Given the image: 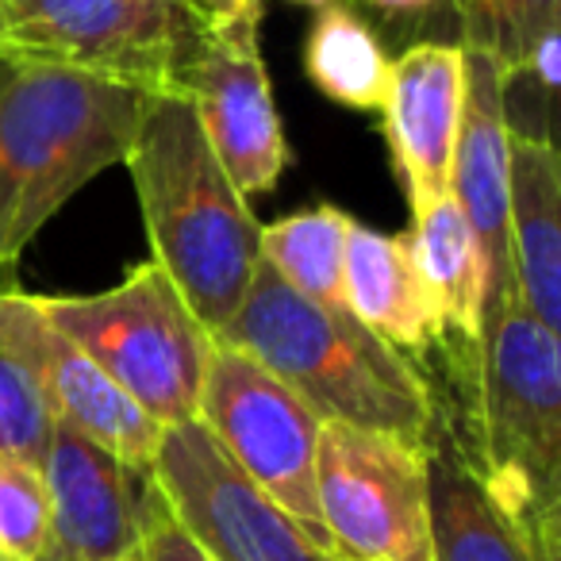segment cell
<instances>
[{"mask_svg":"<svg viewBox=\"0 0 561 561\" xmlns=\"http://www.w3.org/2000/svg\"><path fill=\"white\" fill-rule=\"evenodd\" d=\"M0 558H50V496L39 466L0 454Z\"/></svg>","mask_w":561,"mask_h":561,"instance_id":"22","label":"cell"},{"mask_svg":"<svg viewBox=\"0 0 561 561\" xmlns=\"http://www.w3.org/2000/svg\"><path fill=\"white\" fill-rule=\"evenodd\" d=\"M0 47H9V12H4V0H0Z\"/></svg>","mask_w":561,"mask_h":561,"instance_id":"27","label":"cell"},{"mask_svg":"<svg viewBox=\"0 0 561 561\" xmlns=\"http://www.w3.org/2000/svg\"><path fill=\"white\" fill-rule=\"evenodd\" d=\"M343 289L354 320L408 358H420L443 343V323L415 270L408 234H385L354 224L346 239Z\"/></svg>","mask_w":561,"mask_h":561,"instance_id":"16","label":"cell"},{"mask_svg":"<svg viewBox=\"0 0 561 561\" xmlns=\"http://www.w3.org/2000/svg\"><path fill=\"white\" fill-rule=\"evenodd\" d=\"M43 481L50 496L47 561H139L142 512L154 492L150 469L55 423Z\"/></svg>","mask_w":561,"mask_h":561,"instance_id":"12","label":"cell"},{"mask_svg":"<svg viewBox=\"0 0 561 561\" xmlns=\"http://www.w3.org/2000/svg\"><path fill=\"white\" fill-rule=\"evenodd\" d=\"M374 4H381V9H389V12H423V9H431L435 0H374Z\"/></svg>","mask_w":561,"mask_h":561,"instance_id":"26","label":"cell"},{"mask_svg":"<svg viewBox=\"0 0 561 561\" xmlns=\"http://www.w3.org/2000/svg\"><path fill=\"white\" fill-rule=\"evenodd\" d=\"M507 242L527 312L561 335V158L550 131L512 127Z\"/></svg>","mask_w":561,"mask_h":561,"instance_id":"15","label":"cell"},{"mask_svg":"<svg viewBox=\"0 0 561 561\" xmlns=\"http://www.w3.org/2000/svg\"><path fill=\"white\" fill-rule=\"evenodd\" d=\"M316 504L335 561H431L423 446L323 423Z\"/></svg>","mask_w":561,"mask_h":561,"instance_id":"6","label":"cell"},{"mask_svg":"<svg viewBox=\"0 0 561 561\" xmlns=\"http://www.w3.org/2000/svg\"><path fill=\"white\" fill-rule=\"evenodd\" d=\"M39 308L158 427L196 420L216 339L154 262L131 270L116 289L39 297Z\"/></svg>","mask_w":561,"mask_h":561,"instance_id":"5","label":"cell"},{"mask_svg":"<svg viewBox=\"0 0 561 561\" xmlns=\"http://www.w3.org/2000/svg\"><path fill=\"white\" fill-rule=\"evenodd\" d=\"M461 16V47L484 55L512 85L530 58L561 27V0H454Z\"/></svg>","mask_w":561,"mask_h":561,"instance_id":"21","label":"cell"},{"mask_svg":"<svg viewBox=\"0 0 561 561\" xmlns=\"http://www.w3.org/2000/svg\"><path fill=\"white\" fill-rule=\"evenodd\" d=\"M0 351L12 354L32 377L55 423L93 438L131 466L150 469L165 427H158L131 397H124L73 339H66L43 316L39 297L0 293Z\"/></svg>","mask_w":561,"mask_h":561,"instance_id":"11","label":"cell"},{"mask_svg":"<svg viewBox=\"0 0 561 561\" xmlns=\"http://www.w3.org/2000/svg\"><path fill=\"white\" fill-rule=\"evenodd\" d=\"M305 4H323V0H305Z\"/></svg>","mask_w":561,"mask_h":561,"instance_id":"28","label":"cell"},{"mask_svg":"<svg viewBox=\"0 0 561 561\" xmlns=\"http://www.w3.org/2000/svg\"><path fill=\"white\" fill-rule=\"evenodd\" d=\"M9 47L162 89L193 47L196 24L181 0H4Z\"/></svg>","mask_w":561,"mask_h":561,"instance_id":"9","label":"cell"},{"mask_svg":"<svg viewBox=\"0 0 561 561\" xmlns=\"http://www.w3.org/2000/svg\"><path fill=\"white\" fill-rule=\"evenodd\" d=\"M216 343L250 354L289 385L320 423L392 435L427 446L435 431V385L408 354L377 339L351 312H331L257 265L239 312Z\"/></svg>","mask_w":561,"mask_h":561,"instance_id":"4","label":"cell"},{"mask_svg":"<svg viewBox=\"0 0 561 561\" xmlns=\"http://www.w3.org/2000/svg\"><path fill=\"white\" fill-rule=\"evenodd\" d=\"M150 89L0 47V270L96 173L124 165Z\"/></svg>","mask_w":561,"mask_h":561,"instance_id":"3","label":"cell"},{"mask_svg":"<svg viewBox=\"0 0 561 561\" xmlns=\"http://www.w3.org/2000/svg\"><path fill=\"white\" fill-rule=\"evenodd\" d=\"M0 561H4V558H0Z\"/></svg>","mask_w":561,"mask_h":561,"instance_id":"29","label":"cell"},{"mask_svg":"<svg viewBox=\"0 0 561 561\" xmlns=\"http://www.w3.org/2000/svg\"><path fill=\"white\" fill-rule=\"evenodd\" d=\"M466 58L450 43H415L389 66L381 116L412 211L450 193V158L461 116Z\"/></svg>","mask_w":561,"mask_h":561,"instance_id":"13","label":"cell"},{"mask_svg":"<svg viewBox=\"0 0 561 561\" xmlns=\"http://www.w3.org/2000/svg\"><path fill=\"white\" fill-rule=\"evenodd\" d=\"M461 116L450 158V196L466 211L484 254V293L515 280L507 242V165H512V119L507 81L477 50L461 47Z\"/></svg>","mask_w":561,"mask_h":561,"instance_id":"14","label":"cell"},{"mask_svg":"<svg viewBox=\"0 0 561 561\" xmlns=\"http://www.w3.org/2000/svg\"><path fill=\"white\" fill-rule=\"evenodd\" d=\"M412 242L415 270L435 300L443 343H469L481 331L484 316V254L469 227L466 211L446 193L415 216Z\"/></svg>","mask_w":561,"mask_h":561,"instance_id":"18","label":"cell"},{"mask_svg":"<svg viewBox=\"0 0 561 561\" xmlns=\"http://www.w3.org/2000/svg\"><path fill=\"white\" fill-rule=\"evenodd\" d=\"M124 165L139 193L150 262L173 280L196 320L216 339L239 312L262 265V224L208 147L178 85L150 89Z\"/></svg>","mask_w":561,"mask_h":561,"instance_id":"2","label":"cell"},{"mask_svg":"<svg viewBox=\"0 0 561 561\" xmlns=\"http://www.w3.org/2000/svg\"><path fill=\"white\" fill-rule=\"evenodd\" d=\"M435 351L446 374L438 427L519 535L561 561V335L504 280L484 293L477 339Z\"/></svg>","mask_w":561,"mask_h":561,"instance_id":"1","label":"cell"},{"mask_svg":"<svg viewBox=\"0 0 561 561\" xmlns=\"http://www.w3.org/2000/svg\"><path fill=\"white\" fill-rule=\"evenodd\" d=\"M50 438H55L50 408L43 404L39 389L16 366V358L0 351V454L43 469Z\"/></svg>","mask_w":561,"mask_h":561,"instance_id":"23","label":"cell"},{"mask_svg":"<svg viewBox=\"0 0 561 561\" xmlns=\"http://www.w3.org/2000/svg\"><path fill=\"white\" fill-rule=\"evenodd\" d=\"M389 66L392 58L377 43L374 27L346 4L323 0L305 43V70L312 85L346 108L381 112Z\"/></svg>","mask_w":561,"mask_h":561,"instance_id":"20","label":"cell"},{"mask_svg":"<svg viewBox=\"0 0 561 561\" xmlns=\"http://www.w3.org/2000/svg\"><path fill=\"white\" fill-rule=\"evenodd\" d=\"M196 420L273 504L285 507L328 550L316 504V450L323 423L289 385H280L250 354L216 343Z\"/></svg>","mask_w":561,"mask_h":561,"instance_id":"7","label":"cell"},{"mask_svg":"<svg viewBox=\"0 0 561 561\" xmlns=\"http://www.w3.org/2000/svg\"><path fill=\"white\" fill-rule=\"evenodd\" d=\"M423 458H427L431 561H546L469 473L438 420L423 446Z\"/></svg>","mask_w":561,"mask_h":561,"instance_id":"17","label":"cell"},{"mask_svg":"<svg viewBox=\"0 0 561 561\" xmlns=\"http://www.w3.org/2000/svg\"><path fill=\"white\" fill-rule=\"evenodd\" d=\"M354 219L346 211L320 204V208L297 211L289 219L262 227L257 250L262 265L277 273L289 289L331 312H351L343 289V265H346V239H351Z\"/></svg>","mask_w":561,"mask_h":561,"instance_id":"19","label":"cell"},{"mask_svg":"<svg viewBox=\"0 0 561 561\" xmlns=\"http://www.w3.org/2000/svg\"><path fill=\"white\" fill-rule=\"evenodd\" d=\"M154 481V477H150ZM139 561H208L193 542H188L185 530L173 523L170 507L162 504L158 489L150 492L147 512H142V542H139Z\"/></svg>","mask_w":561,"mask_h":561,"instance_id":"24","label":"cell"},{"mask_svg":"<svg viewBox=\"0 0 561 561\" xmlns=\"http://www.w3.org/2000/svg\"><path fill=\"white\" fill-rule=\"evenodd\" d=\"M150 477L173 523L208 561H335L234 466L201 420L162 431Z\"/></svg>","mask_w":561,"mask_h":561,"instance_id":"8","label":"cell"},{"mask_svg":"<svg viewBox=\"0 0 561 561\" xmlns=\"http://www.w3.org/2000/svg\"><path fill=\"white\" fill-rule=\"evenodd\" d=\"M250 4H257V0H181V9H185L201 27L224 24V20L239 16L242 9H250Z\"/></svg>","mask_w":561,"mask_h":561,"instance_id":"25","label":"cell"},{"mask_svg":"<svg viewBox=\"0 0 561 561\" xmlns=\"http://www.w3.org/2000/svg\"><path fill=\"white\" fill-rule=\"evenodd\" d=\"M257 24L262 4H250L216 27H201L173 81L193 104L196 124L231 185L247 201L270 193L289 162L257 47Z\"/></svg>","mask_w":561,"mask_h":561,"instance_id":"10","label":"cell"}]
</instances>
